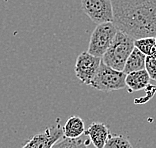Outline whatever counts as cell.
<instances>
[{
  "label": "cell",
  "instance_id": "5bb4252c",
  "mask_svg": "<svg viewBox=\"0 0 156 148\" xmlns=\"http://www.w3.org/2000/svg\"><path fill=\"white\" fill-rule=\"evenodd\" d=\"M104 148H133L128 139L123 135H112L106 142Z\"/></svg>",
  "mask_w": 156,
  "mask_h": 148
},
{
  "label": "cell",
  "instance_id": "9c48e42d",
  "mask_svg": "<svg viewBox=\"0 0 156 148\" xmlns=\"http://www.w3.org/2000/svg\"><path fill=\"white\" fill-rule=\"evenodd\" d=\"M149 81L150 77L146 72V70L144 69L127 74L125 78V86L128 89V92L132 93L148 87L149 86Z\"/></svg>",
  "mask_w": 156,
  "mask_h": 148
},
{
  "label": "cell",
  "instance_id": "7c38bea8",
  "mask_svg": "<svg viewBox=\"0 0 156 148\" xmlns=\"http://www.w3.org/2000/svg\"><path fill=\"white\" fill-rule=\"evenodd\" d=\"M52 148H92L91 142L86 135H82L79 138L69 139L64 138L54 144Z\"/></svg>",
  "mask_w": 156,
  "mask_h": 148
},
{
  "label": "cell",
  "instance_id": "8fae6325",
  "mask_svg": "<svg viewBox=\"0 0 156 148\" xmlns=\"http://www.w3.org/2000/svg\"><path fill=\"white\" fill-rule=\"evenodd\" d=\"M145 60H146V55H144L142 52H140L138 49L134 47V49L129 55L128 59L124 66L123 72L126 74L140 71V70L145 69Z\"/></svg>",
  "mask_w": 156,
  "mask_h": 148
},
{
  "label": "cell",
  "instance_id": "277c9868",
  "mask_svg": "<svg viewBox=\"0 0 156 148\" xmlns=\"http://www.w3.org/2000/svg\"><path fill=\"white\" fill-rule=\"evenodd\" d=\"M117 33V29L112 22L99 24L91 34L87 52L95 57H103L105 52L110 47Z\"/></svg>",
  "mask_w": 156,
  "mask_h": 148
},
{
  "label": "cell",
  "instance_id": "30bf717a",
  "mask_svg": "<svg viewBox=\"0 0 156 148\" xmlns=\"http://www.w3.org/2000/svg\"><path fill=\"white\" fill-rule=\"evenodd\" d=\"M63 137L69 139L79 138L85 133L84 121L79 116L73 115L67 119L64 126H63Z\"/></svg>",
  "mask_w": 156,
  "mask_h": 148
},
{
  "label": "cell",
  "instance_id": "5b68a950",
  "mask_svg": "<svg viewBox=\"0 0 156 148\" xmlns=\"http://www.w3.org/2000/svg\"><path fill=\"white\" fill-rule=\"evenodd\" d=\"M84 13L97 25L113 21L111 0H81Z\"/></svg>",
  "mask_w": 156,
  "mask_h": 148
},
{
  "label": "cell",
  "instance_id": "52a82bcc",
  "mask_svg": "<svg viewBox=\"0 0 156 148\" xmlns=\"http://www.w3.org/2000/svg\"><path fill=\"white\" fill-rule=\"evenodd\" d=\"M63 137V128L57 122L55 126L46 128L42 133H37L21 148H52Z\"/></svg>",
  "mask_w": 156,
  "mask_h": 148
},
{
  "label": "cell",
  "instance_id": "8992f818",
  "mask_svg": "<svg viewBox=\"0 0 156 148\" xmlns=\"http://www.w3.org/2000/svg\"><path fill=\"white\" fill-rule=\"evenodd\" d=\"M101 61V58L95 57L87 51H83L80 55H78L74 67L77 78L82 83L90 85L91 81L98 71Z\"/></svg>",
  "mask_w": 156,
  "mask_h": 148
},
{
  "label": "cell",
  "instance_id": "ba28073f",
  "mask_svg": "<svg viewBox=\"0 0 156 148\" xmlns=\"http://www.w3.org/2000/svg\"><path fill=\"white\" fill-rule=\"evenodd\" d=\"M85 135L89 138L95 148H104L106 142L111 136L107 125L102 122H92L85 130Z\"/></svg>",
  "mask_w": 156,
  "mask_h": 148
},
{
  "label": "cell",
  "instance_id": "3957f363",
  "mask_svg": "<svg viewBox=\"0 0 156 148\" xmlns=\"http://www.w3.org/2000/svg\"><path fill=\"white\" fill-rule=\"evenodd\" d=\"M126 74L123 71L112 69L101 61L96 75L91 81L90 86L100 91H116L123 89L125 86Z\"/></svg>",
  "mask_w": 156,
  "mask_h": 148
},
{
  "label": "cell",
  "instance_id": "7a4b0ae2",
  "mask_svg": "<svg viewBox=\"0 0 156 148\" xmlns=\"http://www.w3.org/2000/svg\"><path fill=\"white\" fill-rule=\"evenodd\" d=\"M134 49V39L117 30L114 40L102 57L106 65L117 71H123L125 63Z\"/></svg>",
  "mask_w": 156,
  "mask_h": 148
},
{
  "label": "cell",
  "instance_id": "9a60e30c",
  "mask_svg": "<svg viewBox=\"0 0 156 148\" xmlns=\"http://www.w3.org/2000/svg\"><path fill=\"white\" fill-rule=\"evenodd\" d=\"M145 70L151 79L156 81V59L152 56H146L145 60Z\"/></svg>",
  "mask_w": 156,
  "mask_h": 148
},
{
  "label": "cell",
  "instance_id": "6da1fadb",
  "mask_svg": "<svg viewBox=\"0 0 156 148\" xmlns=\"http://www.w3.org/2000/svg\"><path fill=\"white\" fill-rule=\"evenodd\" d=\"M116 29L134 40L156 37V0H111Z\"/></svg>",
  "mask_w": 156,
  "mask_h": 148
},
{
  "label": "cell",
  "instance_id": "4fadbf2b",
  "mask_svg": "<svg viewBox=\"0 0 156 148\" xmlns=\"http://www.w3.org/2000/svg\"><path fill=\"white\" fill-rule=\"evenodd\" d=\"M155 44L156 41L154 37H145L134 40V47L146 56H150L152 54Z\"/></svg>",
  "mask_w": 156,
  "mask_h": 148
},
{
  "label": "cell",
  "instance_id": "2e32d148",
  "mask_svg": "<svg viewBox=\"0 0 156 148\" xmlns=\"http://www.w3.org/2000/svg\"><path fill=\"white\" fill-rule=\"evenodd\" d=\"M155 41H156V37H155Z\"/></svg>",
  "mask_w": 156,
  "mask_h": 148
}]
</instances>
